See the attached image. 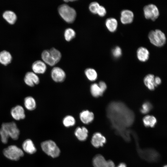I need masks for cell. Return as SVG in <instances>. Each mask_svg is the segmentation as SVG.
<instances>
[{"label": "cell", "instance_id": "7a4b0ae2", "mask_svg": "<svg viewBox=\"0 0 167 167\" xmlns=\"http://www.w3.org/2000/svg\"><path fill=\"white\" fill-rule=\"evenodd\" d=\"M134 139L135 140L137 150L140 157L143 160L150 162L157 161L159 159L160 155L158 152L152 148L142 149L139 146L138 137L134 132H132Z\"/></svg>", "mask_w": 167, "mask_h": 167}, {"label": "cell", "instance_id": "d6986e66", "mask_svg": "<svg viewBox=\"0 0 167 167\" xmlns=\"http://www.w3.org/2000/svg\"><path fill=\"white\" fill-rule=\"evenodd\" d=\"M2 15L3 18L10 24H13L17 20L16 14L12 10H7L5 11L3 13Z\"/></svg>", "mask_w": 167, "mask_h": 167}, {"label": "cell", "instance_id": "f1b7e54d", "mask_svg": "<svg viewBox=\"0 0 167 167\" xmlns=\"http://www.w3.org/2000/svg\"><path fill=\"white\" fill-rule=\"evenodd\" d=\"M76 33L74 30L71 28L66 29L64 32V37L66 41H69L75 37Z\"/></svg>", "mask_w": 167, "mask_h": 167}, {"label": "cell", "instance_id": "9c48e42d", "mask_svg": "<svg viewBox=\"0 0 167 167\" xmlns=\"http://www.w3.org/2000/svg\"><path fill=\"white\" fill-rule=\"evenodd\" d=\"M92 162L94 167H115L114 164L112 161H106L100 154L95 156L93 158Z\"/></svg>", "mask_w": 167, "mask_h": 167}, {"label": "cell", "instance_id": "52a82bcc", "mask_svg": "<svg viewBox=\"0 0 167 167\" xmlns=\"http://www.w3.org/2000/svg\"><path fill=\"white\" fill-rule=\"evenodd\" d=\"M148 36L150 42L157 47L162 46L166 42V38L165 34L159 29L150 31Z\"/></svg>", "mask_w": 167, "mask_h": 167}, {"label": "cell", "instance_id": "484cf974", "mask_svg": "<svg viewBox=\"0 0 167 167\" xmlns=\"http://www.w3.org/2000/svg\"><path fill=\"white\" fill-rule=\"evenodd\" d=\"M154 75L152 74L147 75L144 79V83L146 86L150 90H153L156 87L154 83Z\"/></svg>", "mask_w": 167, "mask_h": 167}, {"label": "cell", "instance_id": "836d02e7", "mask_svg": "<svg viewBox=\"0 0 167 167\" xmlns=\"http://www.w3.org/2000/svg\"><path fill=\"white\" fill-rule=\"evenodd\" d=\"M100 89L104 93L107 88V85L103 81H100L98 84Z\"/></svg>", "mask_w": 167, "mask_h": 167}, {"label": "cell", "instance_id": "8992f818", "mask_svg": "<svg viewBox=\"0 0 167 167\" xmlns=\"http://www.w3.org/2000/svg\"><path fill=\"white\" fill-rule=\"evenodd\" d=\"M3 153L7 158L15 161L18 160L24 155L22 150L15 145L9 146L4 149Z\"/></svg>", "mask_w": 167, "mask_h": 167}, {"label": "cell", "instance_id": "8fae6325", "mask_svg": "<svg viewBox=\"0 0 167 167\" xmlns=\"http://www.w3.org/2000/svg\"><path fill=\"white\" fill-rule=\"evenodd\" d=\"M24 81L27 86L33 87L40 83V79L38 75L33 71H28L25 75Z\"/></svg>", "mask_w": 167, "mask_h": 167}, {"label": "cell", "instance_id": "5bb4252c", "mask_svg": "<svg viewBox=\"0 0 167 167\" xmlns=\"http://www.w3.org/2000/svg\"><path fill=\"white\" fill-rule=\"evenodd\" d=\"M106 140L105 137L99 132L95 133L92 136L91 143L92 145L96 148L103 146Z\"/></svg>", "mask_w": 167, "mask_h": 167}, {"label": "cell", "instance_id": "4fadbf2b", "mask_svg": "<svg viewBox=\"0 0 167 167\" xmlns=\"http://www.w3.org/2000/svg\"><path fill=\"white\" fill-rule=\"evenodd\" d=\"M47 68L46 64L42 60H36L32 63V71L37 75L44 74Z\"/></svg>", "mask_w": 167, "mask_h": 167}, {"label": "cell", "instance_id": "f546056e", "mask_svg": "<svg viewBox=\"0 0 167 167\" xmlns=\"http://www.w3.org/2000/svg\"><path fill=\"white\" fill-rule=\"evenodd\" d=\"M100 6L99 4L97 2H92L89 5V10L93 14H97V11Z\"/></svg>", "mask_w": 167, "mask_h": 167}, {"label": "cell", "instance_id": "d6a6232c", "mask_svg": "<svg viewBox=\"0 0 167 167\" xmlns=\"http://www.w3.org/2000/svg\"><path fill=\"white\" fill-rule=\"evenodd\" d=\"M106 13V11L105 8L103 6H100L98 10L97 14L101 17H103L105 15Z\"/></svg>", "mask_w": 167, "mask_h": 167}, {"label": "cell", "instance_id": "6da1fadb", "mask_svg": "<svg viewBox=\"0 0 167 167\" xmlns=\"http://www.w3.org/2000/svg\"><path fill=\"white\" fill-rule=\"evenodd\" d=\"M20 131L16 123L13 122H4L0 128V136L2 142L6 143L9 137L16 140L19 138Z\"/></svg>", "mask_w": 167, "mask_h": 167}, {"label": "cell", "instance_id": "d590c367", "mask_svg": "<svg viewBox=\"0 0 167 167\" xmlns=\"http://www.w3.org/2000/svg\"><path fill=\"white\" fill-rule=\"evenodd\" d=\"M116 167H127L126 164L123 163H120Z\"/></svg>", "mask_w": 167, "mask_h": 167}, {"label": "cell", "instance_id": "e575fe53", "mask_svg": "<svg viewBox=\"0 0 167 167\" xmlns=\"http://www.w3.org/2000/svg\"><path fill=\"white\" fill-rule=\"evenodd\" d=\"M161 83V79L158 77L154 78V83L156 87L160 84Z\"/></svg>", "mask_w": 167, "mask_h": 167}, {"label": "cell", "instance_id": "7402d4cb", "mask_svg": "<svg viewBox=\"0 0 167 167\" xmlns=\"http://www.w3.org/2000/svg\"><path fill=\"white\" fill-rule=\"evenodd\" d=\"M149 52L146 48L141 47L139 48L137 51V56L138 59L140 61L145 62L149 57Z\"/></svg>", "mask_w": 167, "mask_h": 167}, {"label": "cell", "instance_id": "44dd1931", "mask_svg": "<svg viewBox=\"0 0 167 167\" xmlns=\"http://www.w3.org/2000/svg\"><path fill=\"white\" fill-rule=\"evenodd\" d=\"M12 56L8 51L3 50L0 52V63L6 66L11 61Z\"/></svg>", "mask_w": 167, "mask_h": 167}, {"label": "cell", "instance_id": "7c38bea8", "mask_svg": "<svg viewBox=\"0 0 167 167\" xmlns=\"http://www.w3.org/2000/svg\"><path fill=\"white\" fill-rule=\"evenodd\" d=\"M10 113L12 118L17 121L24 119L26 117L24 108L19 105H17L12 108Z\"/></svg>", "mask_w": 167, "mask_h": 167}, {"label": "cell", "instance_id": "2e32d148", "mask_svg": "<svg viewBox=\"0 0 167 167\" xmlns=\"http://www.w3.org/2000/svg\"><path fill=\"white\" fill-rule=\"evenodd\" d=\"M121 15L120 20L123 24H130L133 21L134 14L131 11L128 10H123L121 11Z\"/></svg>", "mask_w": 167, "mask_h": 167}, {"label": "cell", "instance_id": "1f68e13d", "mask_svg": "<svg viewBox=\"0 0 167 167\" xmlns=\"http://www.w3.org/2000/svg\"><path fill=\"white\" fill-rule=\"evenodd\" d=\"M113 56L115 58H118L120 57L122 54L121 48L118 46H116L112 50Z\"/></svg>", "mask_w": 167, "mask_h": 167}, {"label": "cell", "instance_id": "d4e9b609", "mask_svg": "<svg viewBox=\"0 0 167 167\" xmlns=\"http://www.w3.org/2000/svg\"><path fill=\"white\" fill-rule=\"evenodd\" d=\"M90 90L91 95L95 98L102 96L104 93L101 90L98 84L96 83H93L91 85Z\"/></svg>", "mask_w": 167, "mask_h": 167}, {"label": "cell", "instance_id": "277c9868", "mask_svg": "<svg viewBox=\"0 0 167 167\" xmlns=\"http://www.w3.org/2000/svg\"><path fill=\"white\" fill-rule=\"evenodd\" d=\"M58 12L62 19L66 22L71 23L75 20L76 12L75 10L68 5L63 4L58 7Z\"/></svg>", "mask_w": 167, "mask_h": 167}, {"label": "cell", "instance_id": "4316f807", "mask_svg": "<svg viewBox=\"0 0 167 167\" xmlns=\"http://www.w3.org/2000/svg\"><path fill=\"white\" fill-rule=\"evenodd\" d=\"M143 123L146 127H153L156 124L157 120L155 117L148 115L145 116L143 120Z\"/></svg>", "mask_w": 167, "mask_h": 167}, {"label": "cell", "instance_id": "ba28073f", "mask_svg": "<svg viewBox=\"0 0 167 167\" xmlns=\"http://www.w3.org/2000/svg\"><path fill=\"white\" fill-rule=\"evenodd\" d=\"M144 16L147 19L155 20L158 17L159 13L157 7L153 4H150L145 6L143 8Z\"/></svg>", "mask_w": 167, "mask_h": 167}, {"label": "cell", "instance_id": "83f0119b", "mask_svg": "<svg viewBox=\"0 0 167 167\" xmlns=\"http://www.w3.org/2000/svg\"><path fill=\"white\" fill-rule=\"evenodd\" d=\"M62 123L66 127H69L75 125L76 120L75 118L71 115H67L63 119Z\"/></svg>", "mask_w": 167, "mask_h": 167}, {"label": "cell", "instance_id": "8d00e7d4", "mask_svg": "<svg viewBox=\"0 0 167 167\" xmlns=\"http://www.w3.org/2000/svg\"><path fill=\"white\" fill-rule=\"evenodd\" d=\"M163 167H167L166 165H164Z\"/></svg>", "mask_w": 167, "mask_h": 167}, {"label": "cell", "instance_id": "9a60e30c", "mask_svg": "<svg viewBox=\"0 0 167 167\" xmlns=\"http://www.w3.org/2000/svg\"><path fill=\"white\" fill-rule=\"evenodd\" d=\"M79 118L81 121L84 124H88L92 122L94 118L93 113L88 110L82 111L79 114Z\"/></svg>", "mask_w": 167, "mask_h": 167}, {"label": "cell", "instance_id": "603a6c76", "mask_svg": "<svg viewBox=\"0 0 167 167\" xmlns=\"http://www.w3.org/2000/svg\"><path fill=\"white\" fill-rule=\"evenodd\" d=\"M84 73L87 79L90 81H94L97 78V73L96 71L92 68H88L86 69Z\"/></svg>", "mask_w": 167, "mask_h": 167}, {"label": "cell", "instance_id": "4dcf8cb0", "mask_svg": "<svg viewBox=\"0 0 167 167\" xmlns=\"http://www.w3.org/2000/svg\"><path fill=\"white\" fill-rule=\"evenodd\" d=\"M152 106L149 102L144 103L142 105L141 109V112L143 113H146L149 112L152 109Z\"/></svg>", "mask_w": 167, "mask_h": 167}, {"label": "cell", "instance_id": "ac0fdd59", "mask_svg": "<svg viewBox=\"0 0 167 167\" xmlns=\"http://www.w3.org/2000/svg\"><path fill=\"white\" fill-rule=\"evenodd\" d=\"M22 147L24 151L29 154H33L36 151L33 142L29 139H27L24 142Z\"/></svg>", "mask_w": 167, "mask_h": 167}, {"label": "cell", "instance_id": "ffe728a7", "mask_svg": "<svg viewBox=\"0 0 167 167\" xmlns=\"http://www.w3.org/2000/svg\"><path fill=\"white\" fill-rule=\"evenodd\" d=\"M24 105L25 108L30 111L35 109L36 107V103L35 99L32 96H28L24 99Z\"/></svg>", "mask_w": 167, "mask_h": 167}, {"label": "cell", "instance_id": "5b68a950", "mask_svg": "<svg viewBox=\"0 0 167 167\" xmlns=\"http://www.w3.org/2000/svg\"><path fill=\"white\" fill-rule=\"evenodd\" d=\"M43 151L53 158L58 157L60 152L59 148L53 141L48 140L42 142L41 144Z\"/></svg>", "mask_w": 167, "mask_h": 167}, {"label": "cell", "instance_id": "cb8c5ba5", "mask_svg": "<svg viewBox=\"0 0 167 167\" xmlns=\"http://www.w3.org/2000/svg\"><path fill=\"white\" fill-rule=\"evenodd\" d=\"M105 24L107 29L110 32H114L117 29L118 22L114 18L107 19L105 21Z\"/></svg>", "mask_w": 167, "mask_h": 167}, {"label": "cell", "instance_id": "3957f363", "mask_svg": "<svg viewBox=\"0 0 167 167\" xmlns=\"http://www.w3.org/2000/svg\"><path fill=\"white\" fill-rule=\"evenodd\" d=\"M61 57L60 51L54 48L50 49L45 50L41 54L42 61L46 64L51 66H53L58 62Z\"/></svg>", "mask_w": 167, "mask_h": 167}, {"label": "cell", "instance_id": "e0dca14e", "mask_svg": "<svg viewBox=\"0 0 167 167\" xmlns=\"http://www.w3.org/2000/svg\"><path fill=\"white\" fill-rule=\"evenodd\" d=\"M88 130L84 126L78 127L75 130V135L77 138L80 141L85 140L88 136Z\"/></svg>", "mask_w": 167, "mask_h": 167}, {"label": "cell", "instance_id": "30bf717a", "mask_svg": "<svg viewBox=\"0 0 167 167\" xmlns=\"http://www.w3.org/2000/svg\"><path fill=\"white\" fill-rule=\"evenodd\" d=\"M51 76L52 80L56 83L63 82L65 79L66 75L65 71L61 68L54 67L51 71Z\"/></svg>", "mask_w": 167, "mask_h": 167}]
</instances>
